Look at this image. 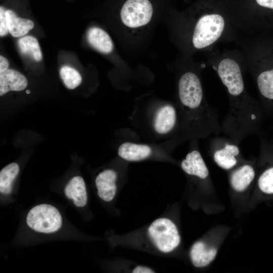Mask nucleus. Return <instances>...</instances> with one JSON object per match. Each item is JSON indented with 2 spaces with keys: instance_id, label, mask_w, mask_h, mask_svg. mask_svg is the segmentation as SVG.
Segmentation results:
<instances>
[{
  "instance_id": "nucleus-9",
  "label": "nucleus",
  "mask_w": 273,
  "mask_h": 273,
  "mask_svg": "<svg viewBox=\"0 0 273 273\" xmlns=\"http://www.w3.org/2000/svg\"><path fill=\"white\" fill-rule=\"evenodd\" d=\"M181 167L187 174L201 179L207 178L208 169L200 154L197 150L189 153L181 163Z\"/></svg>"
},
{
  "instance_id": "nucleus-13",
  "label": "nucleus",
  "mask_w": 273,
  "mask_h": 273,
  "mask_svg": "<svg viewBox=\"0 0 273 273\" xmlns=\"http://www.w3.org/2000/svg\"><path fill=\"white\" fill-rule=\"evenodd\" d=\"M240 149L236 144L226 143L222 148L217 149L213 154V159L218 166L224 169H230L237 163L236 157Z\"/></svg>"
},
{
  "instance_id": "nucleus-11",
  "label": "nucleus",
  "mask_w": 273,
  "mask_h": 273,
  "mask_svg": "<svg viewBox=\"0 0 273 273\" xmlns=\"http://www.w3.org/2000/svg\"><path fill=\"white\" fill-rule=\"evenodd\" d=\"M66 196L72 199L77 207L84 206L87 201L86 186L83 179L79 176L73 177L66 186Z\"/></svg>"
},
{
  "instance_id": "nucleus-20",
  "label": "nucleus",
  "mask_w": 273,
  "mask_h": 273,
  "mask_svg": "<svg viewBox=\"0 0 273 273\" xmlns=\"http://www.w3.org/2000/svg\"><path fill=\"white\" fill-rule=\"evenodd\" d=\"M60 76L66 87L73 89L81 83L82 77L75 69L68 66H63L60 70Z\"/></svg>"
},
{
  "instance_id": "nucleus-3",
  "label": "nucleus",
  "mask_w": 273,
  "mask_h": 273,
  "mask_svg": "<svg viewBox=\"0 0 273 273\" xmlns=\"http://www.w3.org/2000/svg\"><path fill=\"white\" fill-rule=\"evenodd\" d=\"M178 94L181 104L192 113L195 112L204 136L222 132L218 114L205 99L202 83L196 73L187 71L180 76Z\"/></svg>"
},
{
  "instance_id": "nucleus-10",
  "label": "nucleus",
  "mask_w": 273,
  "mask_h": 273,
  "mask_svg": "<svg viewBox=\"0 0 273 273\" xmlns=\"http://www.w3.org/2000/svg\"><path fill=\"white\" fill-rule=\"evenodd\" d=\"M177 120L175 109L171 105H165L158 111L155 121L154 128L157 132L166 134L174 127Z\"/></svg>"
},
{
  "instance_id": "nucleus-24",
  "label": "nucleus",
  "mask_w": 273,
  "mask_h": 273,
  "mask_svg": "<svg viewBox=\"0 0 273 273\" xmlns=\"http://www.w3.org/2000/svg\"><path fill=\"white\" fill-rule=\"evenodd\" d=\"M9 63L8 60L2 56H0V73L4 72V71L8 69L9 67Z\"/></svg>"
},
{
  "instance_id": "nucleus-5",
  "label": "nucleus",
  "mask_w": 273,
  "mask_h": 273,
  "mask_svg": "<svg viewBox=\"0 0 273 273\" xmlns=\"http://www.w3.org/2000/svg\"><path fill=\"white\" fill-rule=\"evenodd\" d=\"M148 233L157 248L164 253L173 250L180 243V236L176 225L166 218L154 220L150 225Z\"/></svg>"
},
{
  "instance_id": "nucleus-6",
  "label": "nucleus",
  "mask_w": 273,
  "mask_h": 273,
  "mask_svg": "<svg viewBox=\"0 0 273 273\" xmlns=\"http://www.w3.org/2000/svg\"><path fill=\"white\" fill-rule=\"evenodd\" d=\"M153 13V6L149 0H127L121 9L120 16L124 25L136 28L148 24Z\"/></svg>"
},
{
  "instance_id": "nucleus-19",
  "label": "nucleus",
  "mask_w": 273,
  "mask_h": 273,
  "mask_svg": "<svg viewBox=\"0 0 273 273\" xmlns=\"http://www.w3.org/2000/svg\"><path fill=\"white\" fill-rule=\"evenodd\" d=\"M21 53L27 55L35 61H40L42 59V53L37 39L32 36H25L18 41Z\"/></svg>"
},
{
  "instance_id": "nucleus-15",
  "label": "nucleus",
  "mask_w": 273,
  "mask_h": 273,
  "mask_svg": "<svg viewBox=\"0 0 273 273\" xmlns=\"http://www.w3.org/2000/svg\"><path fill=\"white\" fill-rule=\"evenodd\" d=\"M216 253V248H209L204 242L198 241L193 245L190 257L195 266L202 267L208 265L214 259Z\"/></svg>"
},
{
  "instance_id": "nucleus-8",
  "label": "nucleus",
  "mask_w": 273,
  "mask_h": 273,
  "mask_svg": "<svg viewBox=\"0 0 273 273\" xmlns=\"http://www.w3.org/2000/svg\"><path fill=\"white\" fill-rule=\"evenodd\" d=\"M26 78L19 72L8 69L0 73V96L10 91H21L27 86Z\"/></svg>"
},
{
  "instance_id": "nucleus-18",
  "label": "nucleus",
  "mask_w": 273,
  "mask_h": 273,
  "mask_svg": "<svg viewBox=\"0 0 273 273\" xmlns=\"http://www.w3.org/2000/svg\"><path fill=\"white\" fill-rule=\"evenodd\" d=\"M19 172V166L16 163H11L3 168L0 172V192L9 194L12 191V185Z\"/></svg>"
},
{
  "instance_id": "nucleus-23",
  "label": "nucleus",
  "mask_w": 273,
  "mask_h": 273,
  "mask_svg": "<svg viewBox=\"0 0 273 273\" xmlns=\"http://www.w3.org/2000/svg\"><path fill=\"white\" fill-rule=\"evenodd\" d=\"M133 273H152L154 271L148 267L143 266H138L132 270Z\"/></svg>"
},
{
  "instance_id": "nucleus-22",
  "label": "nucleus",
  "mask_w": 273,
  "mask_h": 273,
  "mask_svg": "<svg viewBox=\"0 0 273 273\" xmlns=\"http://www.w3.org/2000/svg\"><path fill=\"white\" fill-rule=\"evenodd\" d=\"M6 10L2 6L0 7V35L4 36L9 32L6 16Z\"/></svg>"
},
{
  "instance_id": "nucleus-4",
  "label": "nucleus",
  "mask_w": 273,
  "mask_h": 273,
  "mask_svg": "<svg viewBox=\"0 0 273 273\" xmlns=\"http://www.w3.org/2000/svg\"><path fill=\"white\" fill-rule=\"evenodd\" d=\"M26 222L29 228L36 232L49 234L61 228L62 219L56 207L43 204L33 207L29 211Z\"/></svg>"
},
{
  "instance_id": "nucleus-17",
  "label": "nucleus",
  "mask_w": 273,
  "mask_h": 273,
  "mask_svg": "<svg viewBox=\"0 0 273 273\" xmlns=\"http://www.w3.org/2000/svg\"><path fill=\"white\" fill-rule=\"evenodd\" d=\"M6 16L9 32L15 37L24 35L34 27L33 21L18 17L11 10L6 11Z\"/></svg>"
},
{
  "instance_id": "nucleus-7",
  "label": "nucleus",
  "mask_w": 273,
  "mask_h": 273,
  "mask_svg": "<svg viewBox=\"0 0 273 273\" xmlns=\"http://www.w3.org/2000/svg\"><path fill=\"white\" fill-rule=\"evenodd\" d=\"M117 173L112 169H106L97 176L95 183L100 198L106 202H110L116 193V180Z\"/></svg>"
},
{
  "instance_id": "nucleus-12",
  "label": "nucleus",
  "mask_w": 273,
  "mask_h": 273,
  "mask_svg": "<svg viewBox=\"0 0 273 273\" xmlns=\"http://www.w3.org/2000/svg\"><path fill=\"white\" fill-rule=\"evenodd\" d=\"M86 38L89 44L102 53L109 54L113 49V43L110 36L100 28H90L87 32Z\"/></svg>"
},
{
  "instance_id": "nucleus-14",
  "label": "nucleus",
  "mask_w": 273,
  "mask_h": 273,
  "mask_svg": "<svg viewBox=\"0 0 273 273\" xmlns=\"http://www.w3.org/2000/svg\"><path fill=\"white\" fill-rule=\"evenodd\" d=\"M255 175L254 169L251 165H243L233 171L230 177V184L236 191L243 192L253 180Z\"/></svg>"
},
{
  "instance_id": "nucleus-16",
  "label": "nucleus",
  "mask_w": 273,
  "mask_h": 273,
  "mask_svg": "<svg viewBox=\"0 0 273 273\" xmlns=\"http://www.w3.org/2000/svg\"><path fill=\"white\" fill-rule=\"evenodd\" d=\"M118 153L123 159L137 161L149 157L152 153V150L149 146L146 145L126 142L120 146Z\"/></svg>"
},
{
  "instance_id": "nucleus-2",
  "label": "nucleus",
  "mask_w": 273,
  "mask_h": 273,
  "mask_svg": "<svg viewBox=\"0 0 273 273\" xmlns=\"http://www.w3.org/2000/svg\"><path fill=\"white\" fill-rule=\"evenodd\" d=\"M237 42L245 69L254 78L260 95L273 101V40L249 37Z\"/></svg>"
},
{
  "instance_id": "nucleus-21",
  "label": "nucleus",
  "mask_w": 273,
  "mask_h": 273,
  "mask_svg": "<svg viewBox=\"0 0 273 273\" xmlns=\"http://www.w3.org/2000/svg\"><path fill=\"white\" fill-rule=\"evenodd\" d=\"M258 185L262 192L268 194H273V167L266 169L260 175Z\"/></svg>"
},
{
  "instance_id": "nucleus-1",
  "label": "nucleus",
  "mask_w": 273,
  "mask_h": 273,
  "mask_svg": "<svg viewBox=\"0 0 273 273\" xmlns=\"http://www.w3.org/2000/svg\"><path fill=\"white\" fill-rule=\"evenodd\" d=\"M208 53L209 65L226 89L229 98V110L221 124L222 131L238 145L254 132L259 118L256 101L245 85L243 57L239 50L221 53L215 48Z\"/></svg>"
}]
</instances>
